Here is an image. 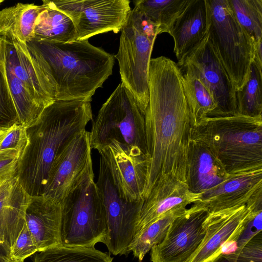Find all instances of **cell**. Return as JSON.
Listing matches in <instances>:
<instances>
[{"label":"cell","instance_id":"5b68a950","mask_svg":"<svg viewBox=\"0 0 262 262\" xmlns=\"http://www.w3.org/2000/svg\"><path fill=\"white\" fill-rule=\"evenodd\" d=\"M158 27L136 6L121 30L118 61L121 82L133 94L145 114L149 101L148 70Z\"/></svg>","mask_w":262,"mask_h":262},{"label":"cell","instance_id":"ac0fdd59","mask_svg":"<svg viewBox=\"0 0 262 262\" xmlns=\"http://www.w3.org/2000/svg\"><path fill=\"white\" fill-rule=\"evenodd\" d=\"M260 190L262 170L231 174L221 184L201 195L198 202L211 212L244 205Z\"/></svg>","mask_w":262,"mask_h":262},{"label":"cell","instance_id":"5bb4252c","mask_svg":"<svg viewBox=\"0 0 262 262\" xmlns=\"http://www.w3.org/2000/svg\"><path fill=\"white\" fill-rule=\"evenodd\" d=\"M207 208L196 202L171 223L163 241L150 250L151 262H187L205 235Z\"/></svg>","mask_w":262,"mask_h":262},{"label":"cell","instance_id":"b9f144b4","mask_svg":"<svg viewBox=\"0 0 262 262\" xmlns=\"http://www.w3.org/2000/svg\"><path fill=\"white\" fill-rule=\"evenodd\" d=\"M1 182H1V181H0V184H1Z\"/></svg>","mask_w":262,"mask_h":262},{"label":"cell","instance_id":"ab89813d","mask_svg":"<svg viewBox=\"0 0 262 262\" xmlns=\"http://www.w3.org/2000/svg\"><path fill=\"white\" fill-rule=\"evenodd\" d=\"M8 262H24V261L18 260H13L10 259Z\"/></svg>","mask_w":262,"mask_h":262},{"label":"cell","instance_id":"74e56055","mask_svg":"<svg viewBox=\"0 0 262 262\" xmlns=\"http://www.w3.org/2000/svg\"><path fill=\"white\" fill-rule=\"evenodd\" d=\"M214 262H233V259L230 253L223 254Z\"/></svg>","mask_w":262,"mask_h":262},{"label":"cell","instance_id":"9c48e42d","mask_svg":"<svg viewBox=\"0 0 262 262\" xmlns=\"http://www.w3.org/2000/svg\"><path fill=\"white\" fill-rule=\"evenodd\" d=\"M262 213V191L245 205L208 212L203 223L205 235L187 262H214L227 245L237 242L250 223Z\"/></svg>","mask_w":262,"mask_h":262},{"label":"cell","instance_id":"cb8c5ba5","mask_svg":"<svg viewBox=\"0 0 262 262\" xmlns=\"http://www.w3.org/2000/svg\"><path fill=\"white\" fill-rule=\"evenodd\" d=\"M42 5L18 3L0 11V36H12L23 43L34 37L37 18Z\"/></svg>","mask_w":262,"mask_h":262},{"label":"cell","instance_id":"6da1fadb","mask_svg":"<svg viewBox=\"0 0 262 262\" xmlns=\"http://www.w3.org/2000/svg\"><path fill=\"white\" fill-rule=\"evenodd\" d=\"M148 91L144 117L150 163L143 198L161 179L173 178L185 183L193 128L177 63L165 56L151 58Z\"/></svg>","mask_w":262,"mask_h":262},{"label":"cell","instance_id":"7c38bea8","mask_svg":"<svg viewBox=\"0 0 262 262\" xmlns=\"http://www.w3.org/2000/svg\"><path fill=\"white\" fill-rule=\"evenodd\" d=\"M96 149L120 196L130 202L141 201L150 163L149 155L138 147L115 140Z\"/></svg>","mask_w":262,"mask_h":262},{"label":"cell","instance_id":"4316f807","mask_svg":"<svg viewBox=\"0 0 262 262\" xmlns=\"http://www.w3.org/2000/svg\"><path fill=\"white\" fill-rule=\"evenodd\" d=\"M192 0H138L134 2L143 13L158 28L159 33L169 34L177 18Z\"/></svg>","mask_w":262,"mask_h":262},{"label":"cell","instance_id":"d590c367","mask_svg":"<svg viewBox=\"0 0 262 262\" xmlns=\"http://www.w3.org/2000/svg\"><path fill=\"white\" fill-rule=\"evenodd\" d=\"M21 153L8 149L0 152V181L10 179L16 176L18 163Z\"/></svg>","mask_w":262,"mask_h":262},{"label":"cell","instance_id":"e0dca14e","mask_svg":"<svg viewBox=\"0 0 262 262\" xmlns=\"http://www.w3.org/2000/svg\"><path fill=\"white\" fill-rule=\"evenodd\" d=\"M62 206L43 195H29L25 222L38 251L60 246Z\"/></svg>","mask_w":262,"mask_h":262},{"label":"cell","instance_id":"8992f818","mask_svg":"<svg viewBox=\"0 0 262 262\" xmlns=\"http://www.w3.org/2000/svg\"><path fill=\"white\" fill-rule=\"evenodd\" d=\"M209 38L236 91L247 82L254 43L236 20L228 0H206Z\"/></svg>","mask_w":262,"mask_h":262},{"label":"cell","instance_id":"f546056e","mask_svg":"<svg viewBox=\"0 0 262 262\" xmlns=\"http://www.w3.org/2000/svg\"><path fill=\"white\" fill-rule=\"evenodd\" d=\"M34 262H113L107 252L95 247H68L62 245L37 252Z\"/></svg>","mask_w":262,"mask_h":262},{"label":"cell","instance_id":"f1b7e54d","mask_svg":"<svg viewBox=\"0 0 262 262\" xmlns=\"http://www.w3.org/2000/svg\"><path fill=\"white\" fill-rule=\"evenodd\" d=\"M262 66L253 59L248 79L236 91L237 114L249 117L262 116Z\"/></svg>","mask_w":262,"mask_h":262},{"label":"cell","instance_id":"3957f363","mask_svg":"<svg viewBox=\"0 0 262 262\" xmlns=\"http://www.w3.org/2000/svg\"><path fill=\"white\" fill-rule=\"evenodd\" d=\"M91 101H54L26 128L28 143L19 158L16 177L29 195L42 194L56 155L93 120Z\"/></svg>","mask_w":262,"mask_h":262},{"label":"cell","instance_id":"7a4b0ae2","mask_svg":"<svg viewBox=\"0 0 262 262\" xmlns=\"http://www.w3.org/2000/svg\"><path fill=\"white\" fill-rule=\"evenodd\" d=\"M49 95L54 101L89 99L113 74L114 55L88 40L26 43Z\"/></svg>","mask_w":262,"mask_h":262},{"label":"cell","instance_id":"4fadbf2b","mask_svg":"<svg viewBox=\"0 0 262 262\" xmlns=\"http://www.w3.org/2000/svg\"><path fill=\"white\" fill-rule=\"evenodd\" d=\"M96 184L106 215L107 233L103 244L114 255L126 254L135 235L142 200L130 202L120 196L101 158Z\"/></svg>","mask_w":262,"mask_h":262},{"label":"cell","instance_id":"f35d334b","mask_svg":"<svg viewBox=\"0 0 262 262\" xmlns=\"http://www.w3.org/2000/svg\"><path fill=\"white\" fill-rule=\"evenodd\" d=\"M9 128H0V136L4 134L5 133H6Z\"/></svg>","mask_w":262,"mask_h":262},{"label":"cell","instance_id":"d6986e66","mask_svg":"<svg viewBox=\"0 0 262 262\" xmlns=\"http://www.w3.org/2000/svg\"><path fill=\"white\" fill-rule=\"evenodd\" d=\"M230 175L213 153L202 143L191 139L185 183L192 193L202 195L228 179Z\"/></svg>","mask_w":262,"mask_h":262},{"label":"cell","instance_id":"4dcf8cb0","mask_svg":"<svg viewBox=\"0 0 262 262\" xmlns=\"http://www.w3.org/2000/svg\"><path fill=\"white\" fill-rule=\"evenodd\" d=\"M243 29L254 45L262 40V0H228Z\"/></svg>","mask_w":262,"mask_h":262},{"label":"cell","instance_id":"60d3db41","mask_svg":"<svg viewBox=\"0 0 262 262\" xmlns=\"http://www.w3.org/2000/svg\"><path fill=\"white\" fill-rule=\"evenodd\" d=\"M4 2L3 0H0V4Z\"/></svg>","mask_w":262,"mask_h":262},{"label":"cell","instance_id":"30bf717a","mask_svg":"<svg viewBox=\"0 0 262 262\" xmlns=\"http://www.w3.org/2000/svg\"><path fill=\"white\" fill-rule=\"evenodd\" d=\"M92 149L86 130L65 145L52 163L42 195L61 205L81 185L94 180Z\"/></svg>","mask_w":262,"mask_h":262},{"label":"cell","instance_id":"d4e9b609","mask_svg":"<svg viewBox=\"0 0 262 262\" xmlns=\"http://www.w3.org/2000/svg\"><path fill=\"white\" fill-rule=\"evenodd\" d=\"M43 9L35 23L33 39L69 42L77 40V33L72 19L58 10L50 1H42Z\"/></svg>","mask_w":262,"mask_h":262},{"label":"cell","instance_id":"83f0119b","mask_svg":"<svg viewBox=\"0 0 262 262\" xmlns=\"http://www.w3.org/2000/svg\"><path fill=\"white\" fill-rule=\"evenodd\" d=\"M187 208L170 211L137 233L128 247L127 253L132 252L134 257L142 261L147 253L163 241L173 221Z\"/></svg>","mask_w":262,"mask_h":262},{"label":"cell","instance_id":"8fae6325","mask_svg":"<svg viewBox=\"0 0 262 262\" xmlns=\"http://www.w3.org/2000/svg\"><path fill=\"white\" fill-rule=\"evenodd\" d=\"M72 20L77 40H88L99 34L121 31L130 11L128 0L50 1Z\"/></svg>","mask_w":262,"mask_h":262},{"label":"cell","instance_id":"8d00e7d4","mask_svg":"<svg viewBox=\"0 0 262 262\" xmlns=\"http://www.w3.org/2000/svg\"><path fill=\"white\" fill-rule=\"evenodd\" d=\"M10 259L9 251L0 244V262H8Z\"/></svg>","mask_w":262,"mask_h":262},{"label":"cell","instance_id":"603a6c76","mask_svg":"<svg viewBox=\"0 0 262 262\" xmlns=\"http://www.w3.org/2000/svg\"><path fill=\"white\" fill-rule=\"evenodd\" d=\"M193 127L208 118L217 117V105L196 69L187 62L177 63Z\"/></svg>","mask_w":262,"mask_h":262},{"label":"cell","instance_id":"ffe728a7","mask_svg":"<svg viewBox=\"0 0 262 262\" xmlns=\"http://www.w3.org/2000/svg\"><path fill=\"white\" fill-rule=\"evenodd\" d=\"M0 51L6 65L45 107L54 102L26 43L12 36H0Z\"/></svg>","mask_w":262,"mask_h":262},{"label":"cell","instance_id":"9a60e30c","mask_svg":"<svg viewBox=\"0 0 262 262\" xmlns=\"http://www.w3.org/2000/svg\"><path fill=\"white\" fill-rule=\"evenodd\" d=\"M184 61L198 70L217 104V117L238 114L236 90L213 49L208 32L202 41L177 63Z\"/></svg>","mask_w":262,"mask_h":262},{"label":"cell","instance_id":"1f68e13d","mask_svg":"<svg viewBox=\"0 0 262 262\" xmlns=\"http://www.w3.org/2000/svg\"><path fill=\"white\" fill-rule=\"evenodd\" d=\"M20 124L17 112L6 77L0 56V128Z\"/></svg>","mask_w":262,"mask_h":262},{"label":"cell","instance_id":"52a82bcc","mask_svg":"<svg viewBox=\"0 0 262 262\" xmlns=\"http://www.w3.org/2000/svg\"><path fill=\"white\" fill-rule=\"evenodd\" d=\"M92 148L113 140L136 146L148 154L145 117L133 94L120 82L93 120Z\"/></svg>","mask_w":262,"mask_h":262},{"label":"cell","instance_id":"e575fe53","mask_svg":"<svg viewBox=\"0 0 262 262\" xmlns=\"http://www.w3.org/2000/svg\"><path fill=\"white\" fill-rule=\"evenodd\" d=\"M27 143L26 128L20 124H15L0 136V152L14 149L21 155Z\"/></svg>","mask_w":262,"mask_h":262},{"label":"cell","instance_id":"44dd1931","mask_svg":"<svg viewBox=\"0 0 262 262\" xmlns=\"http://www.w3.org/2000/svg\"><path fill=\"white\" fill-rule=\"evenodd\" d=\"M209 17L206 0H192L177 18L169 34L174 40V52L182 60L207 35Z\"/></svg>","mask_w":262,"mask_h":262},{"label":"cell","instance_id":"277c9868","mask_svg":"<svg viewBox=\"0 0 262 262\" xmlns=\"http://www.w3.org/2000/svg\"><path fill=\"white\" fill-rule=\"evenodd\" d=\"M191 139L208 147L229 175L262 170V116L208 118L193 127Z\"/></svg>","mask_w":262,"mask_h":262},{"label":"cell","instance_id":"836d02e7","mask_svg":"<svg viewBox=\"0 0 262 262\" xmlns=\"http://www.w3.org/2000/svg\"><path fill=\"white\" fill-rule=\"evenodd\" d=\"M38 251L35 241L25 222L9 250V257L11 259L24 261Z\"/></svg>","mask_w":262,"mask_h":262},{"label":"cell","instance_id":"2e32d148","mask_svg":"<svg viewBox=\"0 0 262 262\" xmlns=\"http://www.w3.org/2000/svg\"><path fill=\"white\" fill-rule=\"evenodd\" d=\"M200 198L189 191L185 182L170 177L160 179L141 201L134 236L167 212L186 208Z\"/></svg>","mask_w":262,"mask_h":262},{"label":"cell","instance_id":"484cf974","mask_svg":"<svg viewBox=\"0 0 262 262\" xmlns=\"http://www.w3.org/2000/svg\"><path fill=\"white\" fill-rule=\"evenodd\" d=\"M4 71L20 125L27 128L38 119L45 108L5 63L0 51Z\"/></svg>","mask_w":262,"mask_h":262},{"label":"cell","instance_id":"d6a6232c","mask_svg":"<svg viewBox=\"0 0 262 262\" xmlns=\"http://www.w3.org/2000/svg\"><path fill=\"white\" fill-rule=\"evenodd\" d=\"M230 254L233 262H262L261 231L240 243L236 250Z\"/></svg>","mask_w":262,"mask_h":262},{"label":"cell","instance_id":"7402d4cb","mask_svg":"<svg viewBox=\"0 0 262 262\" xmlns=\"http://www.w3.org/2000/svg\"><path fill=\"white\" fill-rule=\"evenodd\" d=\"M29 197L16 176L0 184V244L9 251L25 223Z\"/></svg>","mask_w":262,"mask_h":262},{"label":"cell","instance_id":"ba28073f","mask_svg":"<svg viewBox=\"0 0 262 262\" xmlns=\"http://www.w3.org/2000/svg\"><path fill=\"white\" fill-rule=\"evenodd\" d=\"M61 245L95 247L107 233L104 207L94 180L72 192L61 204Z\"/></svg>","mask_w":262,"mask_h":262}]
</instances>
